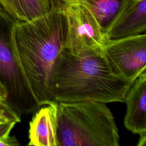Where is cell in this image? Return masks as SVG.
<instances>
[{"label":"cell","instance_id":"cell-5","mask_svg":"<svg viewBox=\"0 0 146 146\" xmlns=\"http://www.w3.org/2000/svg\"><path fill=\"white\" fill-rule=\"evenodd\" d=\"M68 30L65 48L74 55L103 48L105 36L90 9L82 3L65 5Z\"/></svg>","mask_w":146,"mask_h":146},{"label":"cell","instance_id":"cell-9","mask_svg":"<svg viewBox=\"0 0 146 146\" xmlns=\"http://www.w3.org/2000/svg\"><path fill=\"white\" fill-rule=\"evenodd\" d=\"M57 102L41 106L29 123L28 145L58 146Z\"/></svg>","mask_w":146,"mask_h":146},{"label":"cell","instance_id":"cell-12","mask_svg":"<svg viewBox=\"0 0 146 146\" xmlns=\"http://www.w3.org/2000/svg\"><path fill=\"white\" fill-rule=\"evenodd\" d=\"M0 117L14 121L17 123L21 121V116L10 107L6 101H0Z\"/></svg>","mask_w":146,"mask_h":146},{"label":"cell","instance_id":"cell-3","mask_svg":"<svg viewBox=\"0 0 146 146\" xmlns=\"http://www.w3.org/2000/svg\"><path fill=\"white\" fill-rule=\"evenodd\" d=\"M58 146H119L116 123L106 103L57 102Z\"/></svg>","mask_w":146,"mask_h":146},{"label":"cell","instance_id":"cell-6","mask_svg":"<svg viewBox=\"0 0 146 146\" xmlns=\"http://www.w3.org/2000/svg\"><path fill=\"white\" fill-rule=\"evenodd\" d=\"M103 49L119 74L130 82L146 70L145 33L106 40Z\"/></svg>","mask_w":146,"mask_h":146},{"label":"cell","instance_id":"cell-10","mask_svg":"<svg viewBox=\"0 0 146 146\" xmlns=\"http://www.w3.org/2000/svg\"><path fill=\"white\" fill-rule=\"evenodd\" d=\"M52 7L62 10L73 3H82L91 11L105 34L131 0H51Z\"/></svg>","mask_w":146,"mask_h":146},{"label":"cell","instance_id":"cell-15","mask_svg":"<svg viewBox=\"0 0 146 146\" xmlns=\"http://www.w3.org/2000/svg\"><path fill=\"white\" fill-rule=\"evenodd\" d=\"M7 98V93L6 91L0 83V101H6Z\"/></svg>","mask_w":146,"mask_h":146},{"label":"cell","instance_id":"cell-8","mask_svg":"<svg viewBox=\"0 0 146 146\" xmlns=\"http://www.w3.org/2000/svg\"><path fill=\"white\" fill-rule=\"evenodd\" d=\"M145 30L146 0H131L105 34V40L145 33Z\"/></svg>","mask_w":146,"mask_h":146},{"label":"cell","instance_id":"cell-16","mask_svg":"<svg viewBox=\"0 0 146 146\" xmlns=\"http://www.w3.org/2000/svg\"><path fill=\"white\" fill-rule=\"evenodd\" d=\"M11 121V120H7V119H6L5 118H2V117H0V124L6 122V121Z\"/></svg>","mask_w":146,"mask_h":146},{"label":"cell","instance_id":"cell-13","mask_svg":"<svg viewBox=\"0 0 146 146\" xmlns=\"http://www.w3.org/2000/svg\"><path fill=\"white\" fill-rule=\"evenodd\" d=\"M19 144L15 136L6 135L0 137V146H17Z\"/></svg>","mask_w":146,"mask_h":146},{"label":"cell","instance_id":"cell-11","mask_svg":"<svg viewBox=\"0 0 146 146\" xmlns=\"http://www.w3.org/2000/svg\"><path fill=\"white\" fill-rule=\"evenodd\" d=\"M0 6L17 21L29 22L48 13L51 0H0Z\"/></svg>","mask_w":146,"mask_h":146},{"label":"cell","instance_id":"cell-7","mask_svg":"<svg viewBox=\"0 0 146 146\" xmlns=\"http://www.w3.org/2000/svg\"><path fill=\"white\" fill-rule=\"evenodd\" d=\"M124 102L127 106L125 127L140 137L146 136V70L132 82L125 93Z\"/></svg>","mask_w":146,"mask_h":146},{"label":"cell","instance_id":"cell-2","mask_svg":"<svg viewBox=\"0 0 146 146\" xmlns=\"http://www.w3.org/2000/svg\"><path fill=\"white\" fill-rule=\"evenodd\" d=\"M131 83L119 74L103 47L80 55L63 48L55 65L52 92L56 102H124Z\"/></svg>","mask_w":146,"mask_h":146},{"label":"cell","instance_id":"cell-4","mask_svg":"<svg viewBox=\"0 0 146 146\" xmlns=\"http://www.w3.org/2000/svg\"><path fill=\"white\" fill-rule=\"evenodd\" d=\"M17 21L0 6V83L7 93L6 102L19 115L36 111L40 107L24 76L14 42Z\"/></svg>","mask_w":146,"mask_h":146},{"label":"cell","instance_id":"cell-1","mask_svg":"<svg viewBox=\"0 0 146 146\" xmlns=\"http://www.w3.org/2000/svg\"><path fill=\"white\" fill-rule=\"evenodd\" d=\"M68 30L66 14L52 7L29 22H16L14 42L22 70L38 105L56 102L52 80L60 52L65 48Z\"/></svg>","mask_w":146,"mask_h":146},{"label":"cell","instance_id":"cell-14","mask_svg":"<svg viewBox=\"0 0 146 146\" xmlns=\"http://www.w3.org/2000/svg\"><path fill=\"white\" fill-rule=\"evenodd\" d=\"M16 123L13 121H8L0 124V137L9 135Z\"/></svg>","mask_w":146,"mask_h":146}]
</instances>
